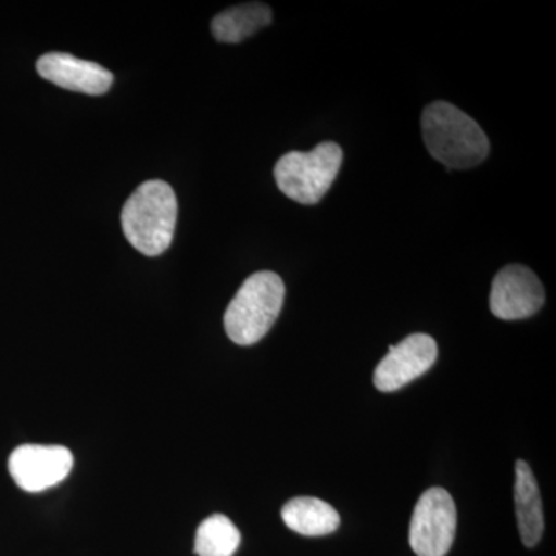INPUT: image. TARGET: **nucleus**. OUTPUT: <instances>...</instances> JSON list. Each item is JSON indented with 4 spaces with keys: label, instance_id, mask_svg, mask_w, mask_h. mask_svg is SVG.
<instances>
[{
    "label": "nucleus",
    "instance_id": "f257e3e1",
    "mask_svg": "<svg viewBox=\"0 0 556 556\" xmlns=\"http://www.w3.org/2000/svg\"><path fill=\"white\" fill-rule=\"evenodd\" d=\"M424 142L434 160L450 169H471L489 156V138L481 126L456 105L431 102L424 109Z\"/></svg>",
    "mask_w": 556,
    "mask_h": 556
},
{
    "label": "nucleus",
    "instance_id": "f03ea898",
    "mask_svg": "<svg viewBox=\"0 0 556 556\" xmlns=\"http://www.w3.org/2000/svg\"><path fill=\"white\" fill-rule=\"evenodd\" d=\"M178 203L174 189L161 179L142 182L121 214L127 241L148 257L169 249L177 228Z\"/></svg>",
    "mask_w": 556,
    "mask_h": 556
},
{
    "label": "nucleus",
    "instance_id": "7ed1b4c3",
    "mask_svg": "<svg viewBox=\"0 0 556 556\" xmlns=\"http://www.w3.org/2000/svg\"><path fill=\"white\" fill-rule=\"evenodd\" d=\"M285 302V283L276 273L252 274L225 313L226 334L241 346L260 342L276 324Z\"/></svg>",
    "mask_w": 556,
    "mask_h": 556
},
{
    "label": "nucleus",
    "instance_id": "20e7f679",
    "mask_svg": "<svg viewBox=\"0 0 556 556\" xmlns=\"http://www.w3.org/2000/svg\"><path fill=\"white\" fill-rule=\"evenodd\" d=\"M342 148L320 142L311 152H289L274 167L278 189L300 204H317L327 195L342 167Z\"/></svg>",
    "mask_w": 556,
    "mask_h": 556
},
{
    "label": "nucleus",
    "instance_id": "39448f33",
    "mask_svg": "<svg viewBox=\"0 0 556 556\" xmlns=\"http://www.w3.org/2000/svg\"><path fill=\"white\" fill-rule=\"evenodd\" d=\"M456 506L441 486L424 492L417 501L409 525V546L417 556H445L456 533Z\"/></svg>",
    "mask_w": 556,
    "mask_h": 556
},
{
    "label": "nucleus",
    "instance_id": "423d86ee",
    "mask_svg": "<svg viewBox=\"0 0 556 556\" xmlns=\"http://www.w3.org/2000/svg\"><path fill=\"white\" fill-rule=\"evenodd\" d=\"M73 468V455L62 445H21L9 459L13 481L28 493L61 484Z\"/></svg>",
    "mask_w": 556,
    "mask_h": 556
},
{
    "label": "nucleus",
    "instance_id": "0eeeda50",
    "mask_svg": "<svg viewBox=\"0 0 556 556\" xmlns=\"http://www.w3.org/2000/svg\"><path fill=\"white\" fill-rule=\"evenodd\" d=\"M546 300L543 283L532 269L510 265L501 269L490 292V309L501 320L532 317Z\"/></svg>",
    "mask_w": 556,
    "mask_h": 556
},
{
    "label": "nucleus",
    "instance_id": "6e6552de",
    "mask_svg": "<svg viewBox=\"0 0 556 556\" xmlns=\"http://www.w3.org/2000/svg\"><path fill=\"white\" fill-rule=\"evenodd\" d=\"M438 358V345L428 334H412L390 346L375 371V386L391 393L426 375Z\"/></svg>",
    "mask_w": 556,
    "mask_h": 556
},
{
    "label": "nucleus",
    "instance_id": "1a4fd4ad",
    "mask_svg": "<svg viewBox=\"0 0 556 556\" xmlns=\"http://www.w3.org/2000/svg\"><path fill=\"white\" fill-rule=\"evenodd\" d=\"M36 70L54 86L93 97L108 93L113 84V75L108 68L68 53L43 54L39 58Z\"/></svg>",
    "mask_w": 556,
    "mask_h": 556
},
{
    "label": "nucleus",
    "instance_id": "9d476101",
    "mask_svg": "<svg viewBox=\"0 0 556 556\" xmlns=\"http://www.w3.org/2000/svg\"><path fill=\"white\" fill-rule=\"evenodd\" d=\"M515 507L519 533L526 547H535L543 538L544 517L540 489L535 475L525 460H518L515 467Z\"/></svg>",
    "mask_w": 556,
    "mask_h": 556
},
{
    "label": "nucleus",
    "instance_id": "9b49d317",
    "mask_svg": "<svg viewBox=\"0 0 556 556\" xmlns=\"http://www.w3.org/2000/svg\"><path fill=\"white\" fill-rule=\"evenodd\" d=\"M281 518L288 529L303 536L329 535L340 526V517L334 507L309 496L288 501L281 508Z\"/></svg>",
    "mask_w": 556,
    "mask_h": 556
},
{
    "label": "nucleus",
    "instance_id": "f8f14e48",
    "mask_svg": "<svg viewBox=\"0 0 556 556\" xmlns=\"http://www.w3.org/2000/svg\"><path fill=\"white\" fill-rule=\"evenodd\" d=\"M273 22V11L260 2L244 3L219 13L212 21V35L219 42L239 43Z\"/></svg>",
    "mask_w": 556,
    "mask_h": 556
},
{
    "label": "nucleus",
    "instance_id": "ddd939ff",
    "mask_svg": "<svg viewBox=\"0 0 556 556\" xmlns=\"http://www.w3.org/2000/svg\"><path fill=\"white\" fill-rule=\"evenodd\" d=\"M240 543V530L228 517L217 514L201 522L193 551L199 556H233Z\"/></svg>",
    "mask_w": 556,
    "mask_h": 556
}]
</instances>
